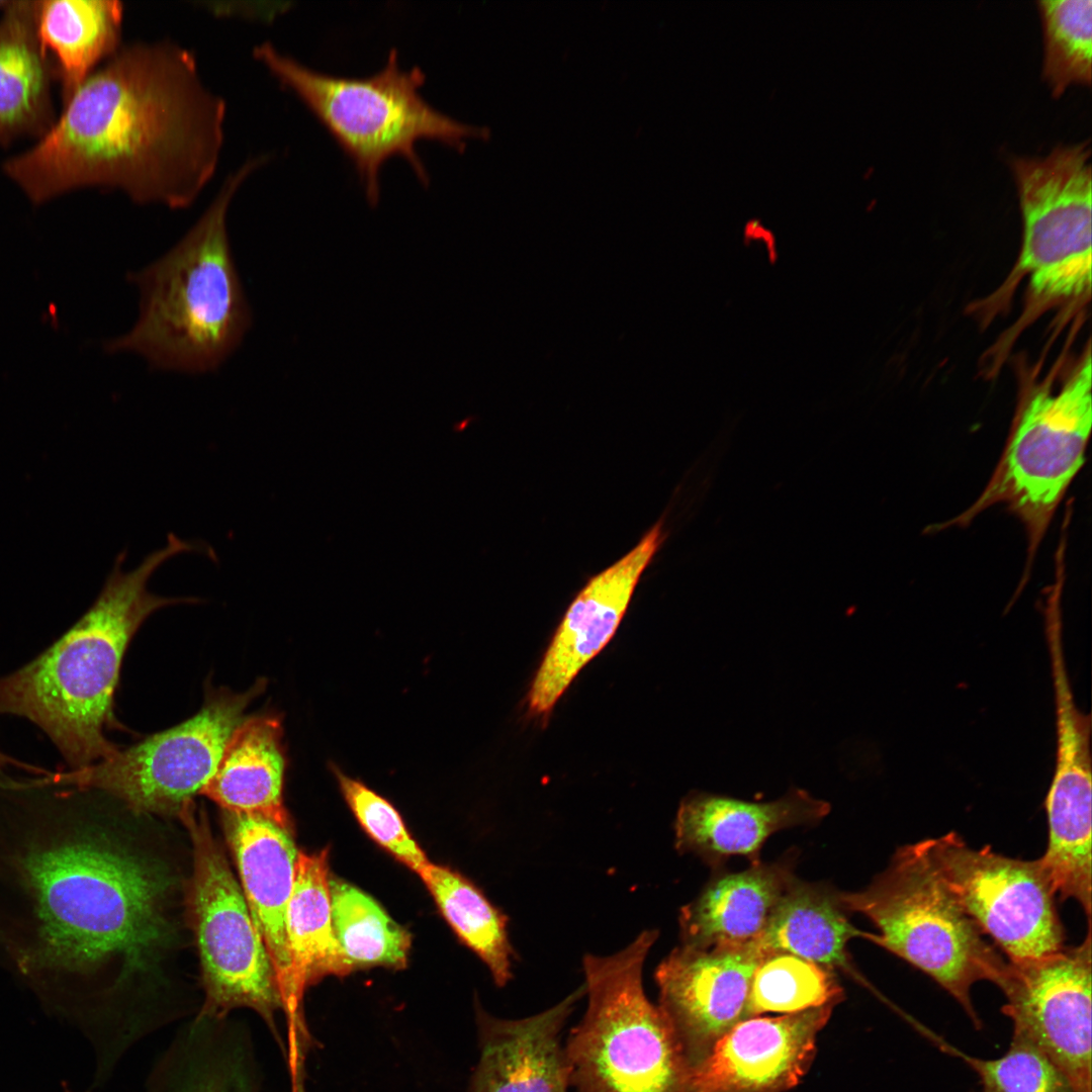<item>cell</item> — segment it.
I'll return each mask as SVG.
<instances>
[{
	"mask_svg": "<svg viewBox=\"0 0 1092 1092\" xmlns=\"http://www.w3.org/2000/svg\"><path fill=\"white\" fill-rule=\"evenodd\" d=\"M195 546L170 533L167 544L133 569L120 553L88 611L55 643L19 669L0 677V716L22 717L43 731L69 769L98 762L117 750L105 736L113 724V698L125 649L143 622L168 605L188 602L151 593L152 574Z\"/></svg>",
	"mask_w": 1092,
	"mask_h": 1092,
	"instance_id": "obj_3",
	"label": "cell"
},
{
	"mask_svg": "<svg viewBox=\"0 0 1092 1092\" xmlns=\"http://www.w3.org/2000/svg\"><path fill=\"white\" fill-rule=\"evenodd\" d=\"M842 996L835 972L793 953L772 950L754 972L748 1015L796 1013L837 1004Z\"/></svg>",
	"mask_w": 1092,
	"mask_h": 1092,
	"instance_id": "obj_30",
	"label": "cell"
},
{
	"mask_svg": "<svg viewBox=\"0 0 1092 1092\" xmlns=\"http://www.w3.org/2000/svg\"><path fill=\"white\" fill-rule=\"evenodd\" d=\"M286 930L292 990L298 1005L306 988L324 977L351 973L332 924L328 849L313 853L298 850Z\"/></svg>",
	"mask_w": 1092,
	"mask_h": 1092,
	"instance_id": "obj_27",
	"label": "cell"
},
{
	"mask_svg": "<svg viewBox=\"0 0 1092 1092\" xmlns=\"http://www.w3.org/2000/svg\"><path fill=\"white\" fill-rule=\"evenodd\" d=\"M46 770V769H44ZM46 772V771H44ZM43 774V772H42ZM41 775V774H40ZM37 776V775H36Z\"/></svg>",
	"mask_w": 1092,
	"mask_h": 1092,
	"instance_id": "obj_42",
	"label": "cell"
},
{
	"mask_svg": "<svg viewBox=\"0 0 1092 1092\" xmlns=\"http://www.w3.org/2000/svg\"><path fill=\"white\" fill-rule=\"evenodd\" d=\"M966 1061L980 1078V1092H1075L1050 1058L1016 1031L1002 1057Z\"/></svg>",
	"mask_w": 1092,
	"mask_h": 1092,
	"instance_id": "obj_32",
	"label": "cell"
},
{
	"mask_svg": "<svg viewBox=\"0 0 1092 1092\" xmlns=\"http://www.w3.org/2000/svg\"><path fill=\"white\" fill-rule=\"evenodd\" d=\"M1091 754L1081 735L1057 739L1056 765L1045 798L1049 839L1038 858L1061 900L1074 899L1091 920Z\"/></svg>",
	"mask_w": 1092,
	"mask_h": 1092,
	"instance_id": "obj_20",
	"label": "cell"
},
{
	"mask_svg": "<svg viewBox=\"0 0 1092 1092\" xmlns=\"http://www.w3.org/2000/svg\"><path fill=\"white\" fill-rule=\"evenodd\" d=\"M40 0H10L0 14V146L43 138L57 115L56 67L37 30Z\"/></svg>",
	"mask_w": 1092,
	"mask_h": 1092,
	"instance_id": "obj_21",
	"label": "cell"
},
{
	"mask_svg": "<svg viewBox=\"0 0 1092 1092\" xmlns=\"http://www.w3.org/2000/svg\"><path fill=\"white\" fill-rule=\"evenodd\" d=\"M767 952L758 940L706 949L680 945L658 965V1007L692 1077L716 1043L749 1018L752 978Z\"/></svg>",
	"mask_w": 1092,
	"mask_h": 1092,
	"instance_id": "obj_14",
	"label": "cell"
},
{
	"mask_svg": "<svg viewBox=\"0 0 1092 1092\" xmlns=\"http://www.w3.org/2000/svg\"><path fill=\"white\" fill-rule=\"evenodd\" d=\"M794 879L786 862L761 861L716 878L680 909L681 945L706 949L758 940Z\"/></svg>",
	"mask_w": 1092,
	"mask_h": 1092,
	"instance_id": "obj_22",
	"label": "cell"
},
{
	"mask_svg": "<svg viewBox=\"0 0 1092 1092\" xmlns=\"http://www.w3.org/2000/svg\"><path fill=\"white\" fill-rule=\"evenodd\" d=\"M1084 940L1040 958L1007 961L997 982L1002 1012L1059 1068L1091 1092V921Z\"/></svg>",
	"mask_w": 1092,
	"mask_h": 1092,
	"instance_id": "obj_13",
	"label": "cell"
},
{
	"mask_svg": "<svg viewBox=\"0 0 1092 1092\" xmlns=\"http://www.w3.org/2000/svg\"><path fill=\"white\" fill-rule=\"evenodd\" d=\"M38 770H39V767L37 768V771H36L35 774H37V772H38ZM31 775H34V774H31Z\"/></svg>",
	"mask_w": 1092,
	"mask_h": 1092,
	"instance_id": "obj_39",
	"label": "cell"
},
{
	"mask_svg": "<svg viewBox=\"0 0 1092 1092\" xmlns=\"http://www.w3.org/2000/svg\"><path fill=\"white\" fill-rule=\"evenodd\" d=\"M1043 32L1042 76L1054 97L1092 80V1L1039 0Z\"/></svg>",
	"mask_w": 1092,
	"mask_h": 1092,
	"instance_id": "obj_31",
	"label": "cell"
},
{
	"mask_svg": "<svg viewBox=\"0 0 1092 1092\" xmlns=\"http://www.w3.org/2000/svg\"><path fill=\"white\" fill-rule=\"evenodd\" d=\"M123 14L117 0H40L38 35L51 52L63 105L122 47Z\"/></svg>",
	"mask_w": 1092,
	"mask_h": 1092,
	"instance_id": "obj_26",
	"label": "cell"
},
{
	"mask_svg": "<svg viewBox=\"0 0 1092 1092\" xmlns=\"http://www.w3.org/2000/svg\"><path fill=\"white\" fill-rule=\"evenodd\" d=\"M282 735L276 716L246 718L233 733L200 794L223 811L262 816L292 831L283 804L286 758Z\"/></svg>",
	"mask_w": 1092,
	"mask_h": 1092,
	"instance_id": "obj_24",
	"label": "cell"
},
{
	"mask_svg": "<svg viewBox=\"0 0 1092 1092\" xmlns=\"http://www.w3.org/2000/svg\"><path fill=\"white\" fill-rule=\"evenodd\" d=\"M208 8L220 16H236L251 20L268 21L285 9L284 3L272 2H215Z\"/></svg>",
	"mask_w": 1092,
	"mask_h": 1092,
	"instance_id": "obj_34",
	"label": "cell"
},
{
	"mask_svg": "<svg viewBox=\"0 0 1092 1092\" xmlns=\"http://www.w3.org/2000/svg\"><path fill=\"white\" fill-rule=\"evenodd\" d=\"M835 1005L740 1021L693 1073V1091H789L809 1070Z\"/></svg>",
	"mask_w": 1092,
	"mask_h": 1092,
	"instance_id": "obj_16",
	"label": "cell"
},
{
	"mask_svg": "<svg viewBox=\"0 0 1092 1092\" xmlns=\"http://www.w3.org/2000/svg\"><path fill=\"white\" fill-rule=\"evenodd\" d=\"M419 876L458 937L486 965L495 985H507L515 958L507 916L472 882L447 867L430 861Z\"/></svg>",
	"mask_w": 1092,
	"mask_h": 1092,
	"instance_id": "obj_28",
	"label": "cell"
},
{
	"mask_svg": "<svg viewBox=\"0 0 1092 1092\" xmlns=\"http://www.w3.org/2000/svg\"><path fill=\"white\" fill-rule=\"evenodd\" d=\"M1091 366L1088 347L1058 388L1052 379L1026 392L984 490L941 527L965 526L986 509L1004 504L1025 528L1030 567L1058 506L1085 462L1092 425Z\"/></svg>",
	"mask_w": 1092,
	"mask_h": 1092,
	"instance_id": "obj_8",
	"label": "cell"
},
{
	"mask_svg": "<svg viewBox=\"0 0 1092 1092\" xmlns=\"http://www.w3.org/2000/svg\"><path fill=\"white\" fill-rule=\"evenodd\" d=\"M838 893L795 878L758 939L761 946L767 951L793 953L863 981L852 965L847 943L853 937L871 940L873 933L861 931L850 923Z\"/></svg>",
	"mask_w": 1092,
	"mask_h": 1092,
	"instance_id": "obj_25",
	"label": "cell"
},
{
	"mask_svg": "<svg viewBox=\"0 0 1092 1092\" xmlns=\"http://www.w3.org/2000/svg\"><path fill=\"white\" fill-rule=\"evenodd\" d=\"M43 770H44V768H43ZM42 772H43V771H42ZM42 772H41V774H42ZM39 775H40V774H39ZM35 776H36V775H35Z\"/></svg>",
	"mask_w": 1092,
	"mask_h": 1092,
	"instance_id": "obj_41",
	"label": "cell"
},
{
	"mask_svg": "<svg viewBox=\"0 0 1092 1092\" xmlns=\"http://www.w3.org/2000/svg\"><path fill=\"white\" fill-rule=\"evenodd\" d=\"M63 1088H64V1092H71V1090L68 1088V1086L66 1084L63 1085Z\"/></svg>",
	"mask_w": 1092,
	"mask_h": 1092,
	"instance_id": "obj_37",
	"label": "cell"
},
{
	"mask_svg": "<svg viewBox=\"0 0 1092 1092\" xmlns=\"http://www.w3.org/2000/svg\"><path fill=\"white\" fill-rule=\"evenodd\" d=\"M963 910L1010 962L1064 947L1056 892L1038 858L1024 860L970 846L956 832L919 841Z\"/></svg>",
	"mask_w": 1092,
	"mask_h": 1092,
	"instance_id": "obj_12",
	"label": "cell"
},
{
	"mask_svg": "<svg viewBox=\"0 0 1092 1092\" xmlns=\"http://www.w3.org/2000/svg\"><path fill=\"white\" fill-rule=\"evenodd\" d=\"M179 817L193 846L189 906L205 993L200 1013L226 1016L250 1008L276 1035L275 1013L285 1005L244 893L204 812L192 803Z\"/></svg>",
	"mask_w": 1092,
	"mask_h": 1092,
	"instance_id": "obj_11",
	"label": "cell"
},
{
	"mask_svg": "<svg viewBox=\"0 0 1092 1092\" xmlns=\"http://www.w3.org/2000/svg\"><path fill=\"white\" fill-rule=\"evenodd\" d=\"M846 912L880 930L870 941L925 973L981 1027L971 999L979 981L997 984L1006 963L963 910L919 842L899 847L863 890L839 892Z\"/></svg>",
	"mask_w": 1092,
	"mask_h": 1092,
	"instance_id": "obj_7",
	"label": "cell"
},
{
	"mask_svg": "<svg viewBox=\"0 0 1092 1092\" xmlns=\"http://www.w3.org/2000/svg\"><path fill=\"white\" fill-rule=\"evenodd\" d=\"M40 769H41V768H39L38 772H40ZM38 772H37V774H38ZM37 774H34V775H37Z\"/></svg>",
	"mask_w": 1092,
	"mask_h": 1092,
	"instance_id": "obj_40",
	"label": "cell"
},
{
	"mask_svg": "<svg viewBox=\"0 0 1092 1092\" xmlns=\"http://www.w3.org/2000/svg\"><path fill=\"white\" fill-rule=\"evenodd\" d=\"M249 1030L217 1021L181 1027L149 1075L146 1092H259Z\"/></svg>",
	"mask_w": 1092,
	"mask_h": 1092,
	"instance_id": "obj_23",
	"label": "cell"
},
{
	"mask_svg": "<svg viewBox=\"0 0 1092 1092\" xmlns=\"http://www.w3.org/2000/svg\"><path fill=\"white\" fill-rule=\"evenodd\" d=\"M829 811L827 802L797 788L765 803L693 792L682 799L676 813L675 848L710 863L732 855H743L757 863L759 850L771 834L815 824Z\"/></svg>",
	"mask_w": 1092,
	"mask_h": 1092,
	"instance_id": "obj_19",
	"label": "cell"
},
{
	"mask_svg": "<svg viewBox=\"0 0 1092 1092\" xmlns=\"http://www.w3.org/2000/svg\"><path fill=\"white\" fill-rule=\"evenodd\" d=\"M253 57L292 91L336 140L356 169L370 206L380 197V170L400 156L424 185L427 169L416 145L433 140L462 151L468 140L484 139L487 129L460 122L430 105L420 89L426 81L418 67L402 70L396 50L384 67L367 78H344L312 70L269 41Z\"/></svg>",
	"mask_w": 1092,
	"mask_h": 1092,
	"instance_id": "obj_5",
	"label": "cell"
},
{
	"mask_svg": "<svg viewBox=\"0 0 1092 1092\" xmlns=\"http://www.w3.org/2000/svg\"><path fill=\"white\" fill-rule=\"evenodd\" d=\"M223 828L234 853L243 893L272 964L285 1012H297L287 942V909L298 850L292 831L262 816L223 811Z\"/></svg>",
	"mask_w": 1092,
	"mask_h": 1092,
	"instance_id": "obj_17",
	"label": "cell"
},
{
	"mask_svg": "<svg viewBox=\"0 0 1092 1092\" xmlns=\"http://www.w3.org/2000/svg\"><path fill=\"white\" fill-rule=\"evenodd\" d=\"M6 760H7L6 753H4V752H2L0 750V767H2L5 764Z\"/></svg>",
	"mask_w": 1092,
	"mask_h": 1092,
	"instance_id": "obj_35",
	"label": "cell"
},
{
	"mask_svg": "<svg viewBox=\"0 0 1092 1092\" xmlns=\"http://www.w3.org/2000/svg\"><path fill=\"white\" fill-rule=\"evenodd\" d=\"M583 995L584 985L551 1008L521 1019L497 1018L478 1008L480 1055L469 1092H568L561 1033Z\"/></svg>",
	"mask_w": 1092,
	"mask_h": 1092,
	"instance_id": "obj_18",
	"label": "cell"
},
{
	"mask_svg": "<svg viewBox=\"0 0 1092 1092\" xmlns=\"http://www.w3.org/2000/svg\"><path fill=\"white\" fill-rule=\"evenodd\" d=\"M9 2H10V0H8V1L0 0V11H2L9 4Z\"/></svg>",
	"mask_w": 1092,
	"mask_h": 1092,
	"instance_id": "obj_36",
	"label": "cell"
},
{
	"mask_svg": "<svg viewBox=\"0 0 1092 1092\" xmlns=\"http://www.w3.org/2000/svg\"><path fill=\"white\" fill-rule=\"evenodd\" d=\"M63 106L43 138L1 166L33 204L97 187L183 209L215 174L226 104L176 42L122 46Z\"/></svg>",
	"mask_w": 1092,
	"mask_h": 1092,
	"instance_id": "obj_2",
	"label": "cell"
},
{
	"mask_svg": "<svg viewBox=\"0 0 1092 1092\" xmlns=\"http://www.w3.org/2000/svg\"><path fill=\"white\" fill-rule=\"evenodd\" d=\"M42 771H43V768H41V769H40V772H38L37 775L41 774ZM31 776H35V775H31Z\"/></svg>",
	"mask_w": 1092,
	"mask_h": 1092,
	"instance_id": "obj_38",
	"label": "cell"
},
{
	"mask_svg": "<svg viewBox=\"0 0 1092 1092\" xmlns=\"http://www.w3.org/2000/svg\"><path fill=\"white\" fill-rule=\"evenodd\" d=\"M249 159L226 177L189 231L161 258L129 275L139 291L132 327L105 345L153 368L186 374L217 370L252 325L228 232V213L244 182L266 161Z\"/></svg>",
	"mask_w": 1092,
	"mask_h": 1092,
	"instance_id": "obj_4",
	"label": "cell"
},
{
	"mask_svg": "<svg viewBox=\"0 0 1092 1092\" xmlns=\"http://www.w3.org/2000/svg\"><path fill=\"white\" fill-rule=\"evenodd\" d=\"M83 826L72 787L0 778V950L48 999L165 933L166 883Z\"/></svg>",
	"mask_w": 1092,
	"mask_h": 1092,
	"instance_id": "obj_1",
	"label": "cell"
},
{
	"mask_svg": "<svg viewBox=\"0 0 1092 1092\" xmlns=\"http://www.w3.org/2000/svg\"><path fill=\"white\" fill-rule=\"evenodd\" d=\"M662 520L617 562L593 576L569 605L531 685V713L547 715L579 670L611 640L635 587L664 541Z\"/></svg>",
	"mask_w": 1092,
	"mask_h": 1092,
	"instance_id": "obj_15",
	"label": "cell"
},
{
	"mask_svg": "<svg viewBox=\"0 0 1092 1092\" xmlns=\"http://www.w3.org/2000/svg\"><path fill=\"white\" fill-rule=\"evenodd\" d=\"M264 687L258 680L245 693L216 691L179 725L117 749L89 766L48 770L31 779L42 785L96 791L135 812L179 816L214 774L233 733L246 719V709Z\"/></svg>",
	"mask_w": 1092,
	"mask_h": 1092,
	"instance_id": "obj_10",
	"label": "cell"
},
{
	"mask_svg": "<svg viewBox=\"0 0 1092 1092\" xmlns=\"http://www.w3.org/2000/svg\"><path fill=\"white\" fill-rule=\"evenodd\" d=\"M342 794L365 832L417 875L430 862L397 810L383 797L338 767L333 768Z\"/></svg>",
	"mask_w": 1092,
	"mask_h": 1092,
	"instance_id": "obj_33",
	"label": "cell"
},
{
	"mask_svg": "<svg viewBox=\"0 0 1092 1092\" xmlns=\"http://www.w3.org/2000/svg\"><path fill=\"white\" fill-rule=\"evenodd\" d=\"M1090 143L1058 145L1044 157H1014L1023 220L1009 283L1028 278L1023 318L1089 295L1092 176ZM1007 283V284H1009Z\"/></svg>",
	"mask_w": 1092,
	"mask_h": 1092,
	"instance_id": "obj_9",
	"label": "cell"
},
{
	"mask_svg": "<svg viewBox=\"0 0 1092 1092\" xmlns=\"http://www.w3.org/2000/svg\"><path fill=\"white\" fill-rule=\"evenodd\" d=\"M332 924L340 951L351 972L406 967L412 935L369 895L330 876Z\"/></svg>",
	"mask_w": 1092,
	"mask_h": 1092,
	"instance_id": "obj_29",
	"label": "cell"
},
{
	"mask_svg": "<svg viewBox=\"0 0 1092 1092\" xmlns=\"http://www.w3.org/2000/svg\"><path fill=\"white\" fill-rule=\"evenodd\" d=\"M657 937L644 930L614 954L583 957L587 1007L564 1044L576 1092H694L670 1025L643 988Z\"/></svg>",
	"mask_w": 1092,
	"mask_h": 1092,
	"instance_id": "obj_6",
	"label": "cell"
}]
</instances>
